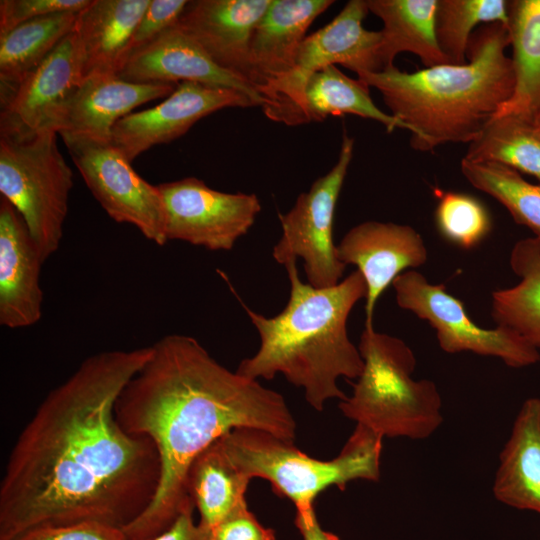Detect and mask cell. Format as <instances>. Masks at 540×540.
Returning <instances> with one entry per match:
<instances>
[{
	"label": "cell",
	"mask_w": 540,
	"mask_h": 540,
	"mask_svg": "<svg viewBox=\"0 0 540 540\" xmlns=\"http://www.w3.org/2000/svg\"><path fill=\"white\" fill-rule=\"evenodd\" d=\"M461 172L471 185L497 200L516 223L528 227L540 240V185L494 162H470L463 158Z\"/></svg>",
	"instance_id": "f546056e"
},
{
	"label": "cell",
	"mask_w": 540,
	"mask_h": 540,
	"mask_svg": "<svg viewBox=\"0 0 540 540\" xmlns=\"http://www.w3.org/2000/svg\"><path fill=\"white\" fill-rule=\"evenodd\" d=\"M492 491L505 505L540 513V398L523 402L499 454Z\"/></svg>",
	"instance_id": "7402d4cb"
},
{
	"label": "cell",
	"mask_w": 540,
	"mask_h": 540,
	"mask_svg": "<svg viewBox=\"0 0 540 540\" xmlns=\"http://www.w3.org/2000/svg\"><path fill=\"white\" fill-rule=\"evenodd\" d=\"M507 30L515 84L496 115L513 114L540 124V0L508 1Z\"/></svg>",
	"instance_id": "d4e9b609"
},
{
	"label": "cell",
	"mask_w": 540,
	"mask_h": 540,
	"mask_svg": "<svg viewBox=\"0 0 540 540\" xmlns=\"http://www.w3.org/2000/svg\"><path fill=\"white\" fill-rule=\"evenodd\" d=\"M512 271L520 278L510 288L492 293L491 314L497 326L508 328L540 350V240L528 237L513 246Z\"/></svg>",
	"instance_id": "484cf974"
},
{
	"label": "cell",
	"mask_w": 540,
	"mask_h": 540,
	"mask_svg": "<svg viewBox=\"0 0 540 540\" xmlns=\"http://www.w3.org/2000/svg\"><path fill=\"white\" fill-rule=\"evenodd\" d=\"M62 139L89 191L109 217L133 225L147 240L165 245V210L158 186L137 174L111 141Z\"/></svg>",
	"instance_id": "8fae6325"
},
{
	"label": "cell",
	"mask_w": 540,
	"mask_h": 540,
	"mask_svg": "<svg viewBox=\"0 0 540 540\" xmlns=\"http://www.w3.org/2000/svg\"><path fill=\"white\" fill-rule=\"evenodd\" d=\"M392 286L397 305L426 320L435 329L444 352L496 357L512 368L540 360V352L514 331L501 326L487 329L473 322L461 300L444 285L429 283L420 272L407 270Z\"/></svg>",
	"instance_id": "30bf717a"
},
{
	"label": "cell",
	"mask_w": 540,
	"mask_h": 540,
	"mask_svg": "<svg viewBox=\"0 0 540 540\" xmlns=\"http://www.w3.org/2000/svg\"><path fill=\"white\" fill-rule=\"evenodd\" d=\"M383 439L356 424L340 453L324 461L264 430L237 428L220 438L232 462L249 479L269 481L273 491L291 500L296 509L314 506L318 494L331 486L344 490L351 481H378Z\"/></svg>",
	"instance_id": "8992f818"
},
{
	"label": "cell",
	"mask_w": 540,
	"mask_h": 540,
	"mask_svg": "<svg viewBox=\"0 0 540 540\" xmlns=\"http://www.w3.org/2000/svg\"><path fill=\"white\" fill-rule=\"evenodd\" d=\"M209 534L211 540H276L274 531L261 525L247 504L234 510Z\"/></svg>",
	"instance_id": "d590c367"
},
{
	"label": "cell",
	"mask_w": 540,
	"mask_h": 540,
	"mask_svg": "<svg viewBox=\"0 0 540 540\" xmlns=\"http://www.w3.org/2000/svg\"><path fill=\"white\" fill-rule=\"evenodd\" d=\"M284 266L290 295L279 314L266 317L242 303L260 346L236 372L253 380L282 374L303 388L312 408L322 411L328 400L347 397L337 384L340 377L357 379L362 373L364 362L349 339L347 320L355 304L366 298V282L356 270L335 286L316 288L300 279L296 261Z\"/></svg>",
	"instance_id": "3957f363"
},
{
	"label": "cell",
	"mask_w": 540,
	"mask_h": 540,
	"mask_svg": "<svg viewBox=\"0 0 540 540\" xmlns=\"http://www.w3.org/2000/svg\"><path fill=\"white\" fill-rule=\"evenodd\" d=\"M157 186L164 203L168 241L229 251L248 233L261 211L255 194L218 191L195 177Z\"/></svg>",
	"instance_id": "7c38bea8"
},
{
	"label": "cell",
	"mask_w": 540,
	"mask_h": 540,
	"mask_svg": "<svg viewBox=\"0 0 540 540\" xmlns=\"http://www.w3.org/2000/svg\"><path fill=\"white\" fill-rule=\"evenodd\" d=\"M508 25V1L438 0L436 37L438 45L452 65L467 63V51L473 29L481 24Z\"/></svg>",
	"instance_id": "4dcf8cb0"
},
{
	"label": "cell",
	"mask_w": 540,
	"mask_h": 540,
	"mask_svg": "<svg viewBox=\"0 0 540 540\" xmlns=\"http://www.w3.org/2000/svg\"><path fill=\"white\" fill-rule=\"evenodd\" d=\"M78 13L46 15L0 35V89L15 86L37 67L74 30Z\"/></svg>",
	"instance_id": "83f0119b"
},
{
	"label": "cell",
	"mask_w": 540,
	"mask_h": 540,
	"mask_svg": "<svg viewBox=\"0 0 540 540\" xmlns=\"http://www.w3.org/2000/svg\"><path fill=\"white\" fill-rule=\"evenodd\" d=\"M270 4L271 0L189 1L176 24L218 66L248 82L252 34Z\"/></svg>",
	"instance_id": "ac0fdd59"
},
{
	"label": "cell",
	"mask_w": 540,
	"mask_h": 540,
	"mask_svg": "<svg viewBox=\"0 0 540 540\" xmlns=\"http://www.w3.org/2000/svg\"><path fill=\"white\" fill-rule=\"evenodd\" d=\"M188 2L187 0H151L131 37L126 59L174 26Z\"/></svg>",
	"instance_id": "d6a6232c"
},
{
	"label": "cell",
	"mask_w": 540,
	"mask_h": 540,
	"mask_svg": "<svg viewBox=\"0 0 540 540\" xmlns=\"http://www.w3.org/2000/svg\"><path fill=\"white\" fill-rule=\"evenodd\" d=\"M194 508L184 509L167 530L152 540H211L209 531L194 522Z\"/></svg>",
	"instance_id": "8d00e7d4"
},
{
	"label": "cell",
	"mask_w": 540,
	"mask_h": 540,
	"mask_svg": "<svg viewBox=\"0 0 540 540\" xmlns=\"http://www.w3.org/2000/svg\"><path fill=\"white\" fill-rule=\"evenodd\" d=\"M294 523L303 540H340L337 535L322 529L316 517L314 506L296 509Z\"/></svg>",
	"instance_id": "74e56055"
},
{
	"label": "cell",
	"mask_w": 540,
	"mask_h": 540,
	"mask_svg": "<svg viewBox=\"0 0 540 540\" xmlns=\"http://www.w3.org/2000/svg\"><path fill=\"white\" fill-rule=\"evenodd\" d=\"M116 76L133 83L194 82L234 89L262 106L261 97L246 80L218 66L177 24L132 53Z\"/></svg>",
	"instance_id": "e0dca14e"
},
{
	"label": "cell",
	"mask_w": 540,
	"mask_h": 540,
	"mask_svg": "<svg viewBox=\"0 0 540 540\" xmlns=\"http://www.w3.org/2000/svg\"><path fill=\"white\" fill-rule=\"evenodd\" d=\"M364 367L353 392L339 402L342 414L383 438H429L443 423L436 384L415 380L416 357L400 338L365 324L358 345Z\"/></svg>",
	"instance_id": "5b68a950"
},
{
	"label": "cell",
	"mask_w": 540,
	"mask_h": 540,
	"mask_svg": "<svg viewBox=\"0 0 540 540\" xmlns=\"http://www.w3.org/2000/svg\"><path fill=\"white\" fill-rule=\"evenodd\" d=\"M470 162H494L540 180V124L503 114L494 116L471 143Z\"/></svg>",
	"instance_id": "f1b7e54d"
},
{
	"label": "cell",
	"mask_w": 540,
	"mask_h": 540,
	"mask_svg": "<svg viewBox=\"0 0 540 540\" xmlns=\"http://www.w3.org/2000/svg\"><path fill=\"white\" fill-rule=\"evenodd\" d=\"M438 0H366L369 12L383 22L378 51L382 70L392 66L395 57L410 52L425 68L450 64L436 37Z\"/></svg>",
	"instance_id": "603a6c76"
},
{
	"label": "cell",
	"mask_w": 540,
	"mask_h": 540,
	"mask_svg": "<svg viewBox=\"0 0 540 540\" xmlns=\"http://www.w3.org/2000/svg\"><path fill=\"white\" fill-rule=\"evenodd\" d=\"M436 225L451 243L471 249L490 232L491 219L484 205L476 198L457 192L437 191Z\"/></svg>",
	"instance_id": "1f68e13d"
},
{
	"label": "cell",
	"mask_w": 540,
	"mask_h": 540,
	"mask_svg": "<svg viewBox=\"0 0 540 540\" xmlns=\"http://www.w3.org/2000/svg\"><path fill=\"white\" fill-rule=\"evenodd\" d=\"M337 257L362 274L366 286L365 324L373 325L376 303L394 280L428 258L422 236L411 226L365 221L352 227L336 245Z\"/></svg>",
	"instance_id": "9a60e30c"
},
{
	"label": "cell",
	"mask_w": 540,
	"mask_h": 540,
	"mask_svg": "<svg viewBox=\"0 0 540 540\" xmlns=\"http://www.w3.org/2000/svg\"><path fill=\"white\" fill-rule=\"evenodd\" d=\"M150 1L92 0L78 13L74 31L82 52L84 79L118 73Z\"/></svg>",
	"instance_id": "44dd1931"
},
{
	"label": "cell",
	"mask_w": 540,
	"mask_h": 540,
	"mask_svg": "<svg viewBox=\"0 0 540 540\" xmlns=\"http://www.w3.org/2000/svg\"><path fill=\"white\" fill-rule=\"evenodd\" d=\"M255 106L250 96L234 89L181 82L158 105L120 119L112 129L111 143L132 162L151 147L184 135L211 113Z\"/></svg>",
	"instance_id": "5bb4252c"
},
{
	"label": "cell",
	"mask_w": 540,
	"mask_h": 540,
	"mask_svg": "<svg viewBox=\"0 0 540 540\" xmlns=\"http://www.w3.org/2000/svg\"><path fill=\"white\" fill-rule=\"evenodd\" d=\"M44 263L28 228L5 198H0V324L17 329L42 316L40 270Z\"/></svg>",
	"instance_id": "d6986e66"
},
{
	"label": "cell",
	"mask_w": 540,
	"mask_h": 540,
	"mask_svg": "<svg viewBox=\"0 0 540 540\" xmlns=\"http://www.w3.org/2000/svg\"><path fill=\"white\" fill-rule=\"evenodd\" d=\"M332 0H271L251 38L248 82L264 100L293 71L314 20ZM262 107V106H261Z\"/></svg>",
	"instance_id": "2e32d148"
},
{
	"label": "cell",
	"mask_w": 540,
	"mask_h": 540,
	"mask_svg": "<svg viewBox=\"0 0 540 540\" xmlns=\"http://www.w3.org/2000/svg\"><path fill=\"white\" fill-rule=\"evenodd\" d=\"M121 391L115 416L129 434L150 438L160 480L149 506L123 530L152 540L194 506L186 490L194 458L237 428L264 430L293 442L296 422L284 397L217 362L194 337L168 334Z\"/></svg>",
	"instance_id": "7a4b0ae2"
},
{
	"label": "cell",
	"mask_w": 540,
	"mask_h": 540,
	"mask_svg": "<svg viewBox=\"0 0 540 540\" xmlns=\"http://www.w3.org/2000/svg\"><path fill=\"white\" fill-rule=\"evenodd\" d=\"M353 149V138L344 133L335 165L301 193L288 212L278 214L282 234L272 250L274 260L285 265L301 258L308 283L316 288L337 285L346 268L337 257L333 227Z\"/></svg>",
	"instance_id": "9c48e42d"
},
{
	"label": "cell",
	"mask_w": 540,
	"mask_h": 540,
	"mask_svg": "<svg viewBox=\"0 0 540 540\" xmlns=\"http://www.w3.org/2000/svg\"><path fill=\"white\" fill-rule=\"evenodd\" d=\"M92 0H1L0 35L16 26L39 17L60 13H78Z\"/></svg>",
	"instance_id": "836d02e7"
},
{
	"label": "cell",
	"mask_w": 540,
	"mask_h": 540,
	"mask_svg": "<svg viewBox=\"0 0 540 540\" xmlns=\"http://www.w3.org/2000/svg\"><path fill=\"white\" fill-rule=\"evenodd\" d=\"M369 13L366 0H350L327 25L306 36L291 74L264 100L267 118L288 126L307 124L304 90L309 77L330 65H342L357 75L381 71L380 31L363 27Z\"/></svg>",
	"instance_id": "ba28073f"
},
{
	"label": "cell",
	"mask_w": 540,
	"mask_h": 540,
	"mask_svg": "<svg viewBox=\"0 0 540 540\" xmlns=\"http://www.w3.org/2000/svg\"><path fill=\"white\" fill-rule=\"evenodd\" d=\"M73 172L52 130L0 131V193L23 218L45 262L60 247Z\"/></svg>",
	"instance_id": "52a82bcc"
},
{
	"label": "cell",
	"mask_w": 540,
	"mask_h": 540,
	"mask_svg": "<svg viewBox=\"0 0 540 540\" xmlns=\"http://www.w3.org/2000/svg\"><path fill=\"white\" fill-rule=\"evenodd\" d=\"M83 80L82 52L73 30L19 83L0 89V131H55L59 113Z\"/></svg>",
	"instance_id": "4fadbf2b"
},
{
	"label": "cell",
	"mask_w": 540,
	"mask_h": 540,
	"mask_svg": "<svg viewBox=\"0 0 540 540\" xmlns=\"http://www.w3.org/2000/svg\"><path fill=\"white\" fill-rule=\"evenodd\" d=\"M305 113L308 122H320L330 116L351 114L382 124L387 132L407 126L391 114L382 111L370 97L369 87L352 79L336 65L313 73L304 90Z\"/></svg>",
	"instance_id": "4316f807"
},
{
	"label": "cell",
	"mask_w": 540,
	"mask_h": 540,
	"mask_svg": "<svg viewBox=\"0 0 540 540\" xmlns=\"http://www.w3.org/2000/svg\"><path fill=\"white\" fill-rule=\"evenodd\" d=\"M177 84H144L116 75L85 78L65 104L54 130L63 136L111 141L115 124L136 107L166 98Z\"/></svg>",
	"instance_id": "ffe728a7"
},
{
	"label": "cell",
	"mask_w": 540,
	"mask_h": 540,
	"mask_svg": "<svg viewBox=\"0 0 540 540\" xmlns=\"http://www.w3.org/2000/svg\"><path fill=\"white\" fill-rule=\"evenodd\" d=\"M12 540H129L123 528L98 521L28 530Z\"/></svg>",
	"instance_id": "e575fe53"
},
{
	"label": "cell",
	"mask_w": 540,
	"mask_h": 540,
	"mask_svg": "<svg viewBox=\"0 0 540 540\" xmlns=\"http://www.w3.org/2000/svg\"><path fill=\"white\" fill-rule=\"evenodd\" d=\"M220 438L194 458L186 477L187 493L200 514L198 524L207 531L247 504L251 480L232 462Z\"/></svg>",
	"instance_id": "cb8c5ba5"
},
{
	"label": "cell",
	"mask_w": 540,
	"mask_h": 540,
	"mask_svg": "<svg viewBox=\"0 0 540 540\" xmlns=\"http://www.w3.org/2000/svg\"><path fill=\"white\" fill-rule=\"evenodd\" d=\"M508 45L507 26L491 23L472 34L469 61L463 65L444 64L412 73L392 65L357 76L377 89L391 115L407 126L414 150L471 143L513 93Z\"/></svg>",
	"instance_id": "277c9868"
},
{
	"label": "cell",
	"mask_w": 540,
	"mask_h": 540,
	"mask_svg": "<svg viewBox=\"0 0 540 540\" xmlns=\"http://www.w3.org/2000/svg\"><path fill=\"white\" fill-rule=\"evenodd\" d=\"M151 346L84 359L22 429L0 483V540L35 528L98 521L124 528L152 502L160 480L153 441L124 431L121 391Z\"/></svg>",
	"instance_id": "6da1fadb"
}]
</instances>
